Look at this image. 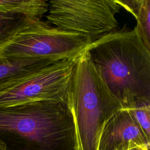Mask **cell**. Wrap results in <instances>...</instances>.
Returning a JSON list of instances; mask_svg holds the SVG:
<instances>
[{
  "mask_svg": "<svg viewBox=\"0 0 150 150\" xmlns=\"http://www.w3.org/2000/svg\"><path fill=\"white\" fill-rule=\"evenodd\" d=\"M86 50L122 108L150 103V50L135 27L109 33Z\"/></svg>",
  "mask_w": 150,
  "mask_h": 150,
  "instance_id": "obj_1",
  "label": "cell"
},
{
  "mask_svg": "<svg viewBox=\"0 0 150 150\" xmlns=\"http://www.w3.org/2000/svg\"><path fill=\"white\" fill-rule=\"evenodd\" d=\"M0 141L5 150H77L74 120L64 103L0 108Z\"/></svg>",
  "mask_w": 150,
  "mask_h": 150,
  "instance_id": "obj_2",
  "label": "cell"
},
{
  "mask_svg": "<svg viewBox=\"0 0 150 150\" xmlns=\"http://www.w3.org/2000/svg\"><path fill=\"white\" fill-rule=\"evenodd\" d=\"M67 106L74 120L77 150H98L105 122L122 107L103 80L86 49L76 60Z\"/></svg>",
  "mask_w": 150,
  "mask_h": 150,
  "instance_id": "obj_3",
  "label": "cell"
},
{
  "mask_svg": "<svg viewBox=\"0 0 150 150\" xmlns=\"http://www.w3.org/2000/svg\"><path fill=\"white\" fill-rule=\"evenodd\" d=\"M89 43L80 35L59 30L42 19L26 18L8 39L4 55L8 60L57 62L77 57Z\"/></svg>",
  "mask_w": 150,
  "mask_h": 150,
  "instance_id": "obj_4",
  "label": "cell"
},
{
  "mask_svg": "<svg viewBox=\"0 0 150 150\" xmlns=\"http://www.w3.org/2000/svg\"><path fill=\"white\" fill-rule=\"evenodd\" d=\"M77 57L16 75L0 83V108L36 102L67 103Z\"/></svg>",
  "mask_w": 150,
  "mask_h": 150,
  "instance_id": "obj_5",
  "label": "cell"
},
{
  "mask_svg": "<svg viewBox=\"0 0 150 150\" xmlns=\"http://www.w3.org/2000/svg\"><path fill=\"white\" fill-rule=\"evenodd\" d=\"M47 22L56 28L83 36L90 43L117 30V0H50Z\"/></svg>",
  "mask_w": 150,
  "mask_h": 150,
  "instance_id": "obj_6",
  "label": "cell"
},
{
  "mask_svg": "<svg viewBox=\"0 0 150 150\" xmlns=\"http://www.w3.org/2000/svg\"><path fill=\"white\" fill-rule=\"evenodd\" d=\"M130 144L149 150L150 141L128 110L121 108L105 122L100 137L98 150H122Z\"/></svg>",
  "mask_w": 150,
  "mask_h": 150,
  "instance_id": "obj_7",
  "label": "cell"
},
{
  "mask_svg": "<svg viewBox=\"0 0 150 150\" xmlns=\"http://www.w3.org/2000/svg\"><path fill=\"white\" fill-rule=\"evenodd\" d=\"M121 8L137 20L135 26L145 46L150 50V0H117Z\"/></svg>",
  "mask_w": 150,
  "mask_h": 150,
  "instance_id": "obj_8",
  "label": "cell"
},
{
  "mask_svg": "<svg viewBox=\"0 0 150 150\" xmlns=\"http://www.w3.org/2000/svg\"><path fill=\"white\" fill-rule=\"evenodd\" d=\"M47 11L48 3L44 0H0L2 13H15L26 18L42 19Z\"/></svg>",
  "mask_w": 150,
  "mask_h": 150,
  "instance_id": "obj_9",
  "label": "cell"
},
{
  "mask_svg": "<svg viewBox=\"0 0 150 150\" xmlns=\"http://www.w3.org/2000/svg\"><path fill=\"white\" fill-rule=\"evenodd\" d=\"M53 63L55 62L25 59L0 60V83L21 73Z\"/></svg>",
  "mask_w": 150,
  "mask_h": 150,
  "instance_id": "obj_10",
  "label": "cell"
},
{
  "mask_svg": "<svg viewBox=\"0 0 150 150\" xmlns=\"http://www.w3.org/2000/svg\"><path fill=\"white\" fill-rule=\"evenodd\" d=\"M127 110L134 117L147 139L150 141V103H140Z\"/></svg>",
  "mask_w": 150,
  "mask_h": 150,
  "instance_id": "obj_11",
  "label": "cell"
},
{
  "mask_svg": "<svg viewBox=\"0 0 150 150\" xmlns=\"http://www.w3.org/2000/svg\"><path fill=\"white\" fill-rule=\"evenodd\" d=\"M26 18L18 13L0 12V44L5 43L9 38L20 23Z\"/></svg>",
  "mask_w": 150,
  "mask_h": 150,
  "instance_id": "obj_12",
  "label": "cell"
},
{
  "mask_svg": "<svg viewBox=\"0 0 150 150\" xmlns=\"http://www.w3.org/2000/svg\"><path fill=\"white\" fill-rule=\"evenodd\" d=\"M122 150H147V149L142 148L139 146L138 145H137V144H130L129 145H128Z\"/></svg>",
  "mask_w": 150,
  "mask_h": 150,
  "instance_id": "obj_13",
  "label": "cell"
},
{
  "mask_svg": "<svg viewBox=\"0 0 150 150\" xmlns=\"http://www.w3.org/2000/svg\"><path fill=\"white\" fill-rule=\"evenodd\" d=\"M8 40L5 43L0 44V60H4L6 59L5 57V55H4V49L6 45Z\"/></svg>",
  "mask_w": 150,
  "mask_h": 150,
  "instance_id": "obj_14",
  "label": "cell"
},
{
  "mask_svg": "<svg viewBox=\"0 0 150 150\" xmlns=\"http://www.w3.org/2000/svg\"><path fill=\"white\" fill-rule=\"evenodd\" d=\"M0 150H5V145L0 141Z\"/></svg>",
  "mask_w": 150,
  "mask_h": 150,
  "instance_id": "obj_15",
  "label": "cell"
}]
</instances>
